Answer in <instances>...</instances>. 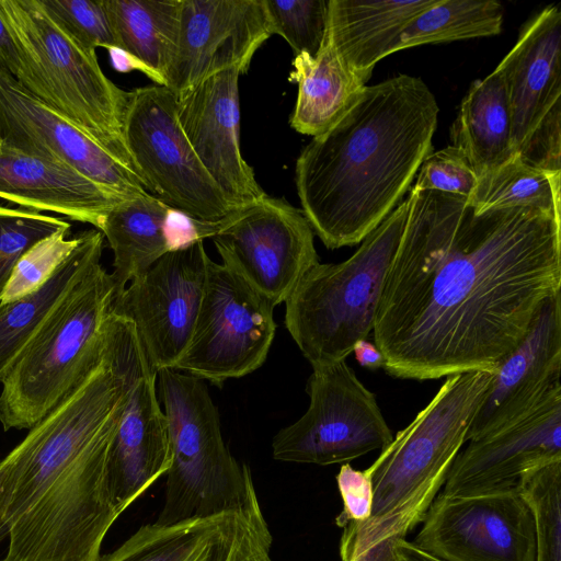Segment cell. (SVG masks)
Instances as JSON below:
<instances>
[{"instance_id": "obj_40", "label": "cell", "mask_w": 561, "mask_h": 561, "mask_svg": "<svg viewBox=\"0 0 561 561\" xmlns=\"http://www.w3.org/2000/svg\"><path fill=\"white\" fill-rule=\"evenodd\" d=\"M111 53V58L113 61L114 67L119 71H130L133 69L139 70L144 72L147 77L152 79L156 84L163 85L164 82L162 78L157 75L154 71H152L150 68H148L145 64H142L140 60L135 58L134 56L129 55L128 53L119 49V48H111L108 49Z\"/></svg>"}, {"instance_id": "obj_7", "label": "cell", "mask_w": 561, "mask_h": 561, "mask_svg": "<svg viewBox=\"0 0 561 561\" xmlns=\"http://www.w3.org/2000/svg\"><path fill=\"white\" fill-rule=\"evenodd\" d=\"M172 462L156 524L169 525L247 507L259 501L250 468L227 448L205 380L176 369L157 371Z\"/></svg>"}, {"instance_id": "obj_6", "label": "cell", "mask_w": 561, "mask_h": 561, "mask_svg": "<svg viewBox=\"0 0 561 561\" xmlns=\"http://www.w3.org/2000/svg\"><path fill=\"white\" fill-rule=\"evenodd\" d=\"M115 296L99 263L64 297L1 382L4 431L32 428L99 363Z\"/></svg>"}, {"instance_id": "obj_44", "label": "cell", "mask_w": 561, "mask_h": 561, "mask_svg": "<svg viewBox=\"0 0 561 561\" xmlns=\"http://www.w3.org/2000/svg\"><path fill=\"white\" fill-rule=\"evenodd\" d=\"M352 561H365V556L364 553L362 556H359L358 558L352 560Z\"/></svg>"}, {"instance_id": "obj_19", "label": "cell", "mask_w": 561, "mask_h": 561, "mask_svg": "<svg viewBox=\"0 0 561 561\" xmlns=\"http://www.w3.org/2000/svg\"><path fill=\"white\" fill-rule=\"evenodd\" d=\"M260 502L169 525L146 524L99 561H274Z\"/></svg>"}, {"instance_id": "obj_20", "label": "cell", "mask_w": 561, "mask_h": 561, "mask_svg": "<svg viewBox=\"0 0 561 561\" xmlns=\"http://www.w3.org/2000/svg\"><path fill=\"white\" fill-rule=\"evenodd\" d=\"M241 75L232 68L178 95V118L184 135L211 180L237 207L266 195L241 153Z\"/></svg>"}, {"instance_id": "obj_2", "label": "cell", "mask_w": 561, "mask_h": 561, "mask_svg": "<svg viewBox=\"0 0 561 561\" xmlns=\"http://www.w3.org/2000/svg\"><path fill=\"white\" fill-rule=\"evenodd\" d=\"M144 357L135 332L111 324L99 363L0 461L3 561H99L122 514L110 449Z\"/></svg>"}, {"instance_id": "obj_38", "label": "cell", "mask_w": 561, "mask_h": 561, "mask_svg": "<svg viewBox=\"0 0 561 561\" xmlns=\"http://www.w3.org/2000/svg\"><path fill=\"white\" fill-rule=\"evenodd\" d=\"M336 483L343 507L335 524L342 529L366 522L373 507V486L367 471L354 469L348 462L343 463L336 474Z\"/></svg>"}, {"instance_id": "obj_39", "label": "cell", "mask_w": 561, "mask_h": 561, "mask_svg": "<svg viewBox=\"0 0 561 561\" xmlns=\"http://www.w3.org/2000/svg\"><path fill=\"white\" fill-rule=\"evenodd\" d=\"M0 68L9 72L22 87L43 102L47 94L35 76L23 49L0 15Z\"/></svg>"}, {"instance_id": "obj_13", "label": "cell", "mask_w": 561, "mask_h": 561, "mask_svg": "<svg viewBox=\"0 0 561 561\" xmlns=\"http://www.w3.org/2000/svg\"><path fill=\"white\" fill-rule=\"evenodd\" d=\"M211 238L225 266L274 307L286 301L319 262L313 230L302 210L267 196L233 209Z\"/></svg>"}, {"instance_id": "obj_22", "label": "cell", "mask_w": 561, "mask_h": 561, "mask_svg": "<svg viewBox=\"0 0 561 561\" xmlns=\"http://www.w3.org/2000/svg\"><path fill=\"white\" fill-rule=\"evenodd\" d=\"M171 462L169 423L157 392V373L145 357L108 455V484L119 512L167 474Z\"/></svg>"}, {"instance_id": "obj_42", "label": "cell", "mask_w": 561, "mask_h": 561, "mask_svg": "<svg viewBox=\"0 0 561 561\" xmlns=\"http://www.w3.org/2000/svg\"><path fill=\"white\" fill-rule=\"evenodd\" d=\"M392 551L397 561H443L416 547L405 538L392 540Z\"/></svg>"}, {"instance_id": "obj_30", "label": "cell", "mask_w": 561, "mask_h": 561, "mask_svg": "<svg viewBox=\"0 0 561 561\" xmlns=\"http://www.w3.org/2000/svg\"><path fill=\"white\" fill-rule=\"evenodd\" d=\"M561 172L529 164L519 154L478 176L467 198L476 213L529 207L560 217Z\"/></svg>"}, {"instance_id": "obj_9", "label": "cell", "mask_w": 561, "mask_h": 561, "mask_svg": "<svg viewBox=\"0 0 561 561\" xmlns=\"http://www.w3.org/2000/svg\"><path fill=\"white\" fill-rule=\"evenodd\" d=\"M123 135L146 190L171 208L218 222L237 208L211 180L178 118V95L150 84L130 91Z\"/></svg>"}, {"instance_id": "obj_41", "label": "cell", "mask_w": 561, "mask_h": 561, "mask_svg": "<svg viewBox=\"0 0 561 561\" xmlns=\"http://www.w3.org/2000/svg\"><path fill=\"white\" fill-rule=\"evenodd\" d=\"M353 353L358 364L365 368L376 370L383 367L385 358L381 352L375 344L366 340L358 341L354 345Z\"/></svg>"}, {"instance_id": "obj_11", "label": "cell", "mask_w": 561, "mask_h": 561, "mask_svg": "<svg viewBox=\"0 0 561 561\" xmlns=\"http://www.w3.org/2000/svg\"><path fill=\"white\" fill-rule=\"evenodd\" d=\"M274 308L242 277L210 260L193 334L174 369L215 385L253 373L275 336Z\"/></svg>"}, {"instance_id": "obj_36", "label": "cell", "mask_w": 561, "mask_h": 561, "mask_svg": "<svg viewBox=\"0 0 561 561\" xmlns=\"http://www.w3.org/2000/svg\"><path fill=\"white\" fill-rule=\"evenodd\" d=\"M41 9L81 46L117 48L103 0H36Z\"/></svg>"}, {"instance_id": "obj_15", "label": "cell", "mask_w": 561, "mask_h": 561, "mask_svg": "<svg viewBox=\"0 0 561 561\" xmlns=\"http://www.w3.org/2000/svg\"><path fill=\"white\" fill-rule=\"evenodd\" d=\"M413 543L443 561H535V520L518 489L476 496L439 492Z\"/></svg>"}, {"instance_id": "obj_29", "label": "cell", "mask_w": 561, "mask_h": 561, "mask_svg": "<svg viewBox=\"0 0 561 561\" xmlns=\"http://www.w3.org/2000/svg\"><path fill=\"white\" fill-rule=\"evenodd\" d=\"M182 0H103L117 48L159 75L165 85L179 35Z\"/></svg>"}, {"instance_id": "obj_34", "label": "cell", "mask_w": 561, "mask_h": 561, "mask_svg": "<svg viewBox=\"0 0 561 561\" xmlns=\"http://www.w3.org/2000/svg\"><path fill=\"white\" fill-rule=\"evenodd\" d=\"M329 0H264L273 34L282 36L295 55L314 57L324 38Z\"/></svg>"}, {"instance_id": "obj_28", "label": "cell", "mask_w": 561, "mask_h": 561, "mask_svg": "<svg viewBox=\"0 0 561 561\" xmlns=\"http://www.w3.org/2000/svg\"><path fill=\"white\" fill-rule=\"evenodd\" d=\"M173 208L146 195L122 201L104 216L100 230L114 254L116 295L137 275L170 252L167 226Z\"/></svg>"}, {"instance_id": "obj_45", "label": "cell", "mask_w": 561, "mask_h": 561, "mask_svg": "<svg viewBox=\"0 0 561 561\" xmlns=\"http://www.w3.org/2000/svg\"><path fill=\"white\" fill-rule=\"evenodd\" d=\"M0 150H1V141H0Z\"/></svg>"}, {"instance_id": "obj_5", "label": "cell", "mask_w": 561, "mask_h": 561, "mask_svg": "<svg viewBox=\"0 0 561 561\" xmlns=\"http://www.w3.org/2000/svg\"><path fill=\"white\" fill-rule=\"evenodd\" d=\"M410 195L341 263L314 264L286 299L285 324L311 367L353 353L373 332L383 282L400 243Z\"/></svg>"}, {"instance_id": "obj_27", "label": "cell", "mask_w": 561, "mask_h": 561, "mask_svg": "<svg viewBox=\"0 0 561 561\" xmlns=\"http://www.w3.org/2000/svg\"><path fill=\"white\" fill-rule=\"evenodd\" d=\"M449 135L451 146L463 153L478 176L517 154L507 92L497 68L471 83Z\"/></svg>"}, {"instance_id": "obj_16", "label": "cell", "mask_w": 561, "mask_h": 561, "mask_svg": "<svg viewBox=\"0 0 561 561\" xmlns=\"http://www.w3.org/2000/svg\"><path fill=\"white\" fill-rule=\"evenodd\" d=\"M2 146L71 168L117 195L148 194L139 176L0 68Z\"/></svg>"}, {"instance_id": "obj_26", "label": "cell", "mask_w": 561, "mask_h": 561, "mask_svg": "<svg viewBox=\"0 0 561 561\" xmlns=\"http://www.w3.org/2000/svg\"><path fill=\"white\" fill-rule=\"evenodd\" d=\"M289 80L298 84L290 126L319 136L334 126L358 100L366 80L340 58L327 32L314 57L295 55Z\"/></svg>"}, {"instance_id": "obj_43", "label": "cell", "mask_w": 561, "mask_h": 561, "mask_svg": "<svg viewBox=\"0 0 561 561\" xmlns=\"http://www.w3.org/2000/svg\"><path fill=\"white\" fill-rule=\"evenodd\" d=\"M365 561H397L392 551V540L380 542L364 553Z\"/></svg>"}, {"instance_id": "obj_4", "label": "cell", "mask_w": 561, "mask_h": 561, "mask_svg": "<svg viewBox=\"0 0 561 561\" xmlns=\"http://www.w3.org/2000/svg\"><path fill=\"white\" fill-rule=\"evenodd\" d=\"M493 373L448 376L412 422L365 469L373 486L369 518L342 528L340 557L352 561L380 542L405 538L444 486L489 390Z\"/></svg>"}, {"instance_id": "obj_17", "label": "cell", "mask_w": 561, "mask_h": 561, "mask_svg": "<svg viewBox=\"0 0 561 561\" xmlns=\"http://www.w3.org/2000/svg\"><path fill=\"white\" fill-rule=\"evenodd\" d=\"M561 461V385L529 412L460 450L443 493L476 496L518 489L531 471Z\"/></svg>"}, {"instance_id": "obj_3", "label": "cell", "mask_w": 561, "mask_h": 561, "mask_svg": "<svg viewBox=\"0 0 561 561\" xmlns=\"http://www.w3.org/2000/svg\"><path fill=\"white\" fill-rule=\"evenodd\" d=\"M439 107L416 77L366 85L355 104L301 150V210L329 249L360 243L398 206L433 151Z\"/></svg>"}, {"instance_id": "obj_32", "label": "cell", "mask_w": 561, "mask_h": 561, "mask_svg": "<svg viewBox=\"0 0 561 561\" xmlns=\"http://www.w3.org/2000/svg\"><path fill=\"white\" fill-rule=\"evenodd\" d=\"M518 490L535 520V561H561V461L526 474Z\"/></svg>"}, {"instance_id": "obj_14", "label": "cell", "mask_w": 561, "mask_h": 561, "mask_svg": "<svg viewBox=\"0 0 561 561\" xmlns=\"http://www.w3.org/2000/svg\"><path fill=\"white\" fill-rule=\"evenodd\" d=\"M209 262L197 241L165 253L115 296L113 312L133 323L156 373L174 369L190 343Z\"/></svg>"}, {"instance_id": "obj_8", "label": "cell", "mask_w": 561, "mask_h": 561, "mask_svg": "<svg viewBox=\"0 0 561 561\" xmlns=\"http://www.w3.org/2000/svg\"><path fill=\"white\" fill-rule=\"evenodd\" d=\"M0 15L44 87L46 104L136 173L123 135L130 91L108 79L95 50L62 32L36 0H0Z\"/></svg>"}, {"instance_id": "obj_21", "label": "cell", "mask_w": 561, "mask_h": 561, "mask_svg": "<svg viewBox=\"0 0 561 561\" xmlns=\"http://www.w3.org/2000/svg\"><path fill=\"white\" fill-rule=\"evenodd\" d=\"M561 293L550 298L529 332L493 371L467 442L492 434L536 407L561 385Z\"/></svg>"}, {"instance_id": "obj_10", "label": "cell", "mask_w": 561, "mask_h": 561, "mask_svg": "<svg viewBox=\"0 0 561 561\" xmlns=\"http://www.w3.org/2000/svg\"><path fill=\"white\" fill-rule=\"evenodd\" d=\"M309 407L272 442L279 461L328 466L382 450L393 436L375 393L345 360L312 367Z\"/></svg>"}, {"instance_id": "obj_18", "label": "cell", "mask_w": 561, "mask_h": 561, "mask_svg": "<svg viewBox=\"0 0 561 561\" xmlns=\"http://www.w3.org/2000/svg\"><path fill=\"white\" fill-rule=\"evenodd\" d=\"M272 35L264 0H182L164 87L179 95L216 73H244Z\"/></svg>"}, {"instance_id": "obj_37", "label": "cell", "mask_w": 561, "mask_h": 561, "mask_svg": "<svg viewBox=\"0 0 561 561\" xmlns=\"http://www.w3.org/2000/svg\"><path fill=\"white\" fill-rule=\"evenodd\" d=\"M477 182L478 175L468 159L449 145L425 158L411 191H436L468 198Z\"/></svg>"}, {"instance_id": "obj_33", "label": "cell", "mask_w": 561, "mask_h": 561, "mask_svg": "<svg viewBox=\"0 0 561 561\" xmlns=\"http://www.w3.org/2000/svg\"><path fill=\"white\" fill-rule=\"evenodd\" d=\"M70 230L71 224L42 239L20 257L0 304L28 296L50 278L81 240V232L68 238Z\"/></svg>"}, {"instance_id": "obj_1", "label": "cell", "mask_w": 561, "mask_h": 561, "mask_svg": "<svg viewBox=\"0 0 561 561\" xmlns=\"http://www.w3.org/2000/svg\"><path fill=\"white\" fill-rule=\"evenodd\" d=\"M373 329L386 373L427 380L493 373L561 293V217L476 213L467 198L410 192Z\"/></svg>"}, {"instance_id": "obj_31", "label": "cell", "mask_w": 561, "mask_h": 561, "mask_svg": "<svg viewBox=\"0 0 561 561\" xmlns=\"http://www.w3.org/2000/svg\"><path fill=\"white\" fill-rule=\"evenodd\" d=\"M503 14L502 4L494 0H437L407 25L394 53L424 44L497 35Z\"/></svg>"}, {"instance_id": "obj_23", "label": "cell", "mask_w": 561, "mask_h": 561, "mask_svg": "<svg viewBox=\"0 0 561 561\" xmlns=\"http://www.w3.org/2000/svg\"><path fill=\"white\" fill-rule=\"evenodd\" d=\"M0 198L20 207L53 211L99 229L125 197L64 164L1 145Z\"/></svg>"}, {"instance_id": "obj_35", "label": "cell", "mask_w": 561, "mask_h": 561, "mask_svg": "<svg viewBox=\"0 0 561 561\" xmlns=\"http://www.w3.org/2000/svg\"><path fill=\"white\" fill-rule=\"evenodd\" d=\"M70 222L23 207L0 204V299L20 257Z\"/></svg>"}, {"instance_id": "obj_46", "label": "cell", "mask_w": 561, "mask_h": 561, "mask_svg": "<svg viewBox=\"0 0 561 561\" xmlns=\"http://www.w3.org/2000/svg\"><path fill=\"white\" fill-rule=\"evenodd\" d=\"M1 561H3V560H1Z\"/></svg>"}, {"instance_id": "obj_12", "label": "cell", "mask_w": 561, "mask_h": 561, "mask_svg": "<svg viewBox=\"0 0 561 561\" xmlns=\"http://www.w3.org/2000/svg\"><path fill=\"white\" fill-rule=\"evenodd\" d=\"M504 79L514 151L531 165L561 172V9L528 20L496 67Z\"/></svg>"}, {"instance_id": "obj_24", "label": "cell", "mask_w": 561, "mask_h": 561, "mask_svg": "<svg viewBox=\"0 0 561 561\" xmlns=\"http://www.w3.org/2000/svg\"><path fill=\"white\" fill-rule=\"evenodd\" d=\"M437 0H329L327 34L343 62L366 81L394 53L400 34Z\"/></svg>"}, {"instance_id": "obj_25", "label": "cell", "mask_w": 561, "mask_h": 561, "mask_svg": "<svg viewBox=\"0 0 561 561\" xmlns=\"http://www.w3.org/2000/svg\"><path fill=\"white\" fill-rule=\"evenodd\" d=\"M103 247L100 230L82 231L77 248L39 289L0 304V383L69 290L101 263Z\"/></svg>"}]
</instances>
